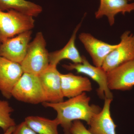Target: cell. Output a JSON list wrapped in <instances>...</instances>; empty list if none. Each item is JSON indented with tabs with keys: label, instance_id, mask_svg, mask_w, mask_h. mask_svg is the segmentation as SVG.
Segmentation results:
<instances>
[{
	"label": "cell",
	"instance_id": "16",
	"mask_svg": "<svg viewBox=\"0 0 134 134\" xmlns=\"http://www.w3.org/2000/svg\"><path fill=\"white\" fill-rule=\"evenodd\" d=\"M14 10L31 16L41 14L43 8L40 5L26 0H0V11Z\"/></svg>",
	"mask_w": 134,
	"mask_h": 134
},
{
	"label": "cell",
	"instance_id": "1",
	"mask_svg": "<svg viewBox=\"0 0 134 134\" xmlns=\"http://www.w3.org/2000/svg\"><path fill=\"white\" fill-rule=\"evenodd\" d=\"M90 97L83 92L65 101L55 103L45 102L43 104L57 113L56 118L63 129L64 134H71L70 130L73 121L81 120L88 125L93 116L101 111L99 106L90 104Z\"/></svg>",
	"mask_w": 134,
	"mask_h": 134
},
{
	"label": "cell",
	"instance_id": "12",
	"mask_svg": "<svg viewBox=\"0 0 134 134\" xmlns=\"http://www.w3.org/2000/svg\"><path fill=\"white\" fill-rule=\"evenodd\" d=\"M103 108L94 115L89 124L92 134H117L115 125L111 116L110 106L113 99L105 98Z\"/></svg>",
	"mask_w": 134,
	"mask_h": 134
},
{
	"label": "cell",
	"instance_id": "13",
	"mask_svg": "<svg viewBox=\"0 0 134 134\" xmlns=\"http://www.w3.org/2000/svg\"><path fill=\"white\" fill-rule=\"evenodd\" d=\"M62 91L64 97L72 98L92 90L91 82L87 77L72 73L60 75Z\"/></svg>",
	"mask_w": 134,
	"mask_h": 134
},
{
	"label": "cell",
	"instance_id": "7",
	"mask_svg": "<svg viewBox=\"0 0 134 134\" xmlns=\"http://www.w3.org/2000/svg\"><path fill=\"white\" fill-rule=\"evenodd\" d=\"M31 30L7 39L0 45V56L21 64L26 55L31 38Z\"/></svg>",
	"mask_w": 134,
	"mask_h": 134
},
{
	"label": "cell",
	"instance_id": "19",
	"mask_svg": "<svg viewBox=\"0 0 134 134\" xmlns=\"http://www.w3.org/2000/svg\"><path fill=\"white\" fill-rule=\"evenodd\" d=\"M70 132L71 134H92L80 120L73 121Z\"/></svg>",
	"mask_w": 134,
	"mask_h": 134
},
{
	"label": "cell",
	"instance_id": "4",
	"mask_svg": "<svg viewBox=\"0 0 134 134\" xmlns=\"http://www.w3.org/2000/svg\"><path fill=\"white\" fill-rule=\"evenodd\" d=\"M12 96L19 101L33 104L46 102L39 76L29 73H24L13 89Z\"/></svg>",
	"mask_w": 134,
	"mask_h": 134
},
{
	"label": "cell",
	"instance_id": "3",
	"mask_svg": "<svg viewBox=\"0 0 134 134\" xmlns=\"http://www.w3.org/2000/svg\"><path fill=\"white\" fill-rule=\"evenodd\" d=\"M35 25L34 17L14 10L0 11V43L27 31Z\"/></svg>",
	"mask_w": 134,
	"mask_h": 134
},
{
	"label": "cell",
	"instance_id": "8",
	"mask_svg": "<svg viewBox=\"0 0 134 134\" xmlns=\"http://www.w3.org/2000/svg\"><path fill=\"white\" fill-rule=\"evenodd\" d=\"M24 73L21 64L0 56V92L3 97H12V91Z\"/></svg>",
	"mask_w": 134,
	"mask_h": 134
},
{
	"label": "cell",
	"instance_id": "14",
	"mask_svg": "<svg viewBox=\"0 0 134 134\" xmlns=\"http://www.w3.org/2000/svg\"><path fill=\"white\" fill-rule=\"evenodd\" d=\"M134 10V2L129 3L127 0H100V5L95 13L97 19L105 16L109 24L112 26L115 22V16L119 13L125 15Z\"/></svg>",
	"mask_w": 134,
	"mask_h": 134
},
{
	"label": "cell",
	"instance_id": "5",
	"mask_svg": "<svg viewBox=\"0 0 134 134\" xmlns=\"http://www.w3.org/2000/svg\"><path fill=\"white\" fill-rule=\"evenodd\" d=\"M81 63H69L62 66L69 70H75L77 73L83 74L90 77L98 85V95L102 99H113V95L108 86L107 73L101 67L93 66L85 56H82Z\"/></svg>",
	"mask_w": 134,
	"mask_h": 134
},
{
	"label": "cell",
	"instance_id": "10",
	"mask_svg": "<svg viewBox=\"0 0 134 134\" xmlns=\"http://www.w3.org/2000/svg\"><path fill=\"white\" fill-rule=\"evenodd\" d=\"M111 90L127 91L134 86V59L107 73Z\"/></svg>",
	"mask_w": 134,
	"mask_h": 134
},
{
	"label": "cell",
	"instance_id": "18",
	"mask_svg": "<svg viewBox=\"0 0 134 134\" xmlns=\"http://www.w3.org/2000/svg\"><path fill=\"white\" fill-rule=\"evenodd\" d=\"M14 109L7 100H0V128L5 132L16 126L15 120L11 117Z\"/></svg>",
	"mask_w": 134,
	"mask_h": 134
},
{
	"label": "cell",
	"instance_id": "17",
	"mask_svg": "<svg viewBox=\"0 0 134 134\" xmlns=\"http://www.w3.org/2000/svg\"><path fill=\"white\" fill-rule=\"evenodd\" d=\"M27 125L38 134H59L60 122L57 118L51 120L38 116L26 117L24 120Z\"/></svg>",
	"mask_w": 134,
	"mask_h": 134
},
{
	"label": "cell",
	"instance_id": "2",
	"mask_svg": "<svg viewBox=\"0 0 134 134\" xmlns=\"http://www.w3.org/2000/svg\"><path fill=\"white\" fill-rule=\"evenodd\" d=\"M46 47L43 33L38 32L33 41L30 42L26 55L20 64L24 73L39 76L48 68L49 53Z\"/></svg>",
	"mask_w": 134,
	"mask_h": 134
},
{
	"label": "cell",
	"instance_id": "22",
	"mask_svg": "<svg viewBox=\"0 0 134 134\" xmlns=\"http://www.w3.org/2000/svg\"><path fill=\"white\" fill-rule=\"evenodd\" d=\"M127 1H132V0H127Z\"/></svg>",
	"mask_w": 134,
	"mask_h": 134
},
{
	"label": "cell",
	"instance_id": "11",
	"mask_svg": "<svg viewBox=\"0 0 134 134\" xmlns=\"http://www.w3.org/2000/svg\"><path fill=\"white\" fill-rule=\"evenodd\" d=\"M79 38L90 55L94 66L100 68L107 55L118 46L99 40L88 33H81Z\"/></svg>",
	"mask_w": 134,
	"mask_h": 134
},
{
	"label": "cell",
	"instance_id": "9",
	"mask_svg": "<svg viewBox=\"0 0 134 134\" xmlns=\"http://www.w3.org/2000/svg\"><path fill=\"white\" fill-rule=\"evenodd\" d=\"M60 73L57 66L49 65L40 75V79L45 97L46 102L55 103L64 101L62 91Z\"/></svg>",
	"mask_w": 134,
	"mask_h": 134
},
{
	"label": "cell",
	"instance_id": "21",
	"mask_svg": "<svg viewBox=\"0 0 134 134\" xmlns=\"http://www.w3.org/2000/svg\"><path fill=\"white\" fill-rule=\"evenodd\" d=\"M15 126L13 127L10 128L9 129L7 130V131L4 132V133L3 134H12V132H13L14 130L15 129Z\"/></svg>",
	"mask_w": 134,
	"mask_h": 134
},
{
	"label": "cell",
	"instance_id": "15",
	"mask_svg": "<svg viewBox=\"0 0 134 134\" xmlns=\"http://www.w3.org/2000/svg\"><path fill=\"white\" fill-rule=\"evenodd\" d=\"M82 22L77 25L72 36L64 47L60 50L49 53L50 65L57 66L59 63L64 59L72 61L74 63H81L82 56L80 55L75 45L76 34L81 25Z\"/></svg>",
	"mask_w": 134,
	"mask_h": 134
},
{
	"label": "cell",
	"instance_id": "20",
	"mask_svg": "<svg viewBox=\"0 0 134 134\" xmlns=\"http://www.w3.org/2000/svg\"><path fill=\"white\" fill-rule=\"evenodd\" d=\"M12 134H38L31 129L25 121L16 126Z\"/></svg>",
	"mask_w": 134,
	"mask_h": 134
},
{
	"label": "cell",
	"instance_id": "6",
	"mask_svg": "<svg viewBox=\"0 0 134 134\" xmlns=\"http://www.w3.org/2000/svg\"><path fill=\"white\" fill-rule=\"evenodd\" d=\"M120 38V43L107 55L101 67L107 73L134 59V35L126 31Z\"/></svg>",
	"mask_w": 134,
	"mask_h": 134
}]
</instances>
